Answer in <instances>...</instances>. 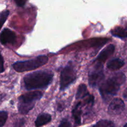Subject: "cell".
Returning a JSON list of instances; mask_svg holds the SVG:
<instances>
[{
	"label": "cell",
	"mask_w": 127,
	"mask_h": 127,
	"mask_svg": "<svg viewBox=\"0 0 127 127\" xmlns=\"http://www.w3.org/2000/svg\"><path fill=\"white\" fill-rule=\"evenodd\" d=\"M53 77V73L48 70L32 72L24 78V86L27 90L44 89L51 84Z\"/></svg>",
	"instance_id": "6da1fadb"
},
{
	"label": "cell",
	"mask_w": 127,
	"mask_h": 127,
	"mask_svg": "<svg viewBox=\"0 0 127 127\" xmlns=\"http://www.w3.org/2000/svg\"><path fill=\"white\" fill-rule=\"evenodd\" d=\"M125 80L126 77L123 73H117L102 82L100 85L99 91L103 100L106 101L115 95Z\"/></svg>",
	"instance_id": "7a4b0ae2"
},
{
	"label": "cell",
	"mask_w": 127,
	"mask_h": 127,
	"mask_svg": "<svg viewBox=\"0 0 127 127\" xmlns=\"http://www.w3.org/2000/svg\"><path fill=\"white\" fill-rule=\"evenodd\" d=\"M43 95L42 92L36 91L22 94L18 99V110L21 114H27L32 109L36 101Z\"/></svg>",
	"instance_id": "3957f363"
},
{
	"label": "cell",
	"mask_w": 127,
	"mask_h": 127,
	"mask_svg": "<svg viewBox=\"0 0 127 127\" xmlns=\"http://www.w3.org/2000/svg\"><path fill=\"white\" fill-rule=\"evenodd\" d=\"M47 62L48 57L44 55H40L28 60L16 62L13 64L12 67L16 71L22 73L37 69L44 65Z\"/></svg>",
	"instance_id": "277c9868"
},
{
	"label": "cell",
	"mask_w": 127,
	"mask_h": 127,
	"mask_svg": "<svg viewBox=\"0 0 127 127\" xmlns=\"http://www.w3.org/2000/svg\"><path fill=\"white\" fill-rule=\"evenodd\" d=\"M104 78L103 64L97 62H94L88 73V83L92 88L97 86L102 83Z\"/></svg>",
	"instance_id": "5b68a950"
},
{
	"label": "cell",
	"mask_w": 127,
	"mask_h": 127,
	"mask_svg": "<svg viewBox=\"0 0 127 127\" xmlns=\"http://www.w3.org/2000/svg\"><path fill=\"white\" fill-rule=\"evenodd\" d=\"M76 72L72 64H67L62 69L60 78V89L64 91L76 79Z\"/></svg>",
	"instance_id": "8992f818"
},
{
	"label": "cell",
	"mask_w": 127,
	"mask_h": 127,
	"mask_svg": "<svg viewBox=\"0 0 127 127\" xmlns=\"http://www.w3.org/2000/svg\"><path fill=\"white\" fill-rule=\"evenodd\" d=\"M124 102L120 98L114 99L110 104L108 108V112L110 115H118L125 109Z\"/></svg>",
	"instance_id": "52a82bcc"
},
{
	"label": "cell",
	"mask_w": 127,
	"mask_h": 127,
	"mask_svg": "<svg viewBox=\"0 0 127 127\" xmlns=\"http://www.w3.org/2000/svg\"><path fill=\"white\" fill-rule=\"evenodd\" d=\"M16 39L15 33L9 29H4L0 33V43L2 45L7 43L14 44L16 42Z\"/></svg>",
	"instance_id": "ba28073f"
},
{
	"label": "cell",
	"mask_w": 127,
	"mask_h": 127,
	"mask_svg": "<svg viewBox=\"0 0 127 127\" xmlns=\"http://www.w3.org/2000/svg\"><path fill=\"white\" fill-rule=\"evenodd\" d=\"M115 51V46L114 45L110 44L106 47L102 52L100 53L97 58H96L95 62L100 63L103 64L113 53Z\"/></svg>",
	"instance_id": "9c48e42d"
},
{
	"label": "cell",
	"mask_w": 127,
	"mask_h": 127,
	"mask_svg": "<svg viewBox=\"0 0 127 127\" xmlns=\"http://www.w3.org/2000/svg\"><path fill=\"white\" fill-rule=\"evenodd\" d=\"M51 120V116L50 114H44L38 115L35 121V125L36 127H41L49 123Z\"/></svg>",
	"instance_id": "30bf717a"
},
{
	"label": "cell",
	"mask_w": 127,
	"mask_h": 127,
	"mask_svg": "<svg viewBox=\"0 0 127 127\" xmlns=\"http://www.w3.org/2000/svg\"><path fill=\"white\" fill-rule=\"evenodd\" d=\"M82 114V102H78L72 110V115L74 119L75 124L76 125H79L80 124Z\"/></svg>",
	"instance_id": "8fae6325"
},
{
	"label": "cell",
	"mask_w": 127,
	"mask_h": 127,
	"mask_svg": "<svg viewBox=\"0 0 127 127\" xmlns=\"http://www.w3.org/2000/svg\"><path fill=\"white\" fill-rule=\"evenodd\" d=\"M125 64V62L119 58H115L109 61L107 63V67L108 69L110 70H117V69H120L122 67H123Z\"/></svg>",
	"instance_id": "7c38bea8"
},
{
	"label": "cell",
	"mask_w": 127,
	"mask_h": 127,
	"mask_svg": "<svg viewBox=\"0 0 127 127\" xmlns=\"http://www.w3.org/2000/svg\"><path fill=\"white\" fill-rule=\"evenodd\" d=\"M111 33L114 37L123 38L127 37V27H117L111 31Z\"/></svg>",
	"instance_id": "4fadbf2b"
},
{
	"label": "cell",
	"mask_w": 127,
	"mask_h": 127,
	"mask_svg": "<svg viewBox=\"0 0 127 127\" xmlns=\"http://www.w3.org/2000/svg\"><path fill=\"white\" fill-rule=\"evenodd\" d=\"M89 95L90 94L88 90H87V86L83 84H80V85L78 86L77 93H76V99H84V98L88 97Z\"/></svg>",
	"instance_id": "5bb4252c"
},
{
	"label": "cell",
	"mask_w": 127,
	"mask_h": 127,
	"mask_svg": "<svg viewBox=\"0 0 127 127\" xmlns=\"http://www.w3.org/2000/svg\"><path fill=\"white\" fill-rule=\"evenodd\" d=\"M93 127H115L113 122L108 120H102L97 123Z\"/></svg>",
	"instance_id": "9a60e30c"
},
{
	"label": "cell",
	"mask_w": 127,
	"mask_h": 127,
	"mask_svg": "<svg viewBox=\"0 0 127 127\" xmlns=\"http://www.w3.org/2000/svg\"><path fill=\"white\" fill-rule=\"evenodd\" d=\"M9 11L8 10H5L0 14V30L4 24V22H6L7 17L9 16Z\"/></svg>",
	"instance_id": "2e32d148"
},
{
	"label": "cell",
	"mask_w": 127,
	"mask_h": 127,
	"mask_svg": "<svg viewBox=\"0 0 127 127\" xmlns=\"http://www.w3.org/2000/svg\"><path fill=\"white\" fill-rule=\"evenodd\" d=\"M7 119V113L5 111H0V127L4 126Z\"/></svg>",
	"instance_id": "e0dca14e"
},
{
	"label": "cell",
	"mask_w": 127,
	"mask_h": 127,
	"mask_svg": "<svg viewBox=\"0 0 127 127\" xmlns=\"http://www.w3.org/2000/svg\"><path fill=\"white\" fill-rule=\"evenodd\" d=\"M59 127H72V125L70 122H68L67 119H63L61 121Z\"/></svg>",
	"instance_id": "ac0fdd59"
},
{
	"label": "cell",
	"mask_w": 127,
	"mask_h": 127,
	"mask_svg": "<svg viewBox=\"0 0 127 127\" xmlns=\"http://www.w3.org/2000/svg\"><path fill=\"white\" fill-rule=\"evenodd\" d=\"M4 68L3 58L0 53V73L4 72Z\"/></svg>",
	"instance_id": "d6986e66"
},
{
	"label": "cell",
	"mask_w": 127,
	"mask_h": 127,
	"mask_svg": "<svg viewBox=\"0 0 127 127\" xmlns=\"http://www.w3.org/2000/svg\"><path fill=\"white\" fill-rule=\"evenodd\" d=\"M16 3V4L18 6H24L25 3L26 2V1H15Z\"/></svg>",
	"instance_id": "ffe728a7"
},
{
	"label": "cell",
	"mask_w": 127,
	"mask_h": 127,
	"mask_svg": "<svg viewBox=\"0 0 127 127\" xmlns=\"http://www.w3.org/2000/svg\"><path fill=\"white\" fill-rule=\"evenodd\" d=\"M123 97H124V99L127 101V88L125 90L124 93H123Z\"/></svg>",
	"instance_id": "44dd1931"
},
{
	"label": "cell",
	"mask_w": 127,
	"mask_h": 127,
	"mask_svg": "<svg viewBox=\"0 0 127 127\" xmlns=\"http://www.w3.org/2000/svg\"><path fill=\"white\" fill-rule=\"evenodd\" d=\"M123 127H127V124H125V126Z\"/></svg>",
	"instance_id": "7402d4cb"
}]
</instances>
